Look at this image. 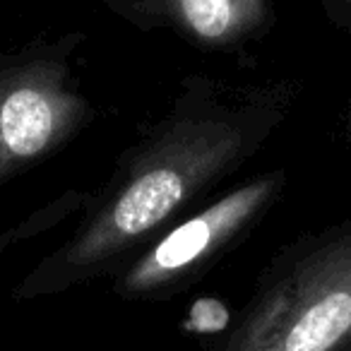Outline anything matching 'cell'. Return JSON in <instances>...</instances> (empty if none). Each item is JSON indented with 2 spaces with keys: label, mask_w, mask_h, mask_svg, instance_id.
I'll return each mask as SVG.
<instances>
[{
  "label": "cell",
  "mask_w": 351,
  "mask_h": 351,
  "mask_svg": "<svg viewBox=\"0 0 351 351\" xmlns=\"http://www.w3.org/2000/svg\"><path fill=\"white\" fill-rule=\"evenodd\" d=\"M282 183V173L260 176L176 224L118 269L113 291L125 301H159L183 291L267 210Z\"/></svg>",
  "instance_id": "3"
},
{
  "label": "cell",
  "mask_w": 351,
  "mask_h": 351,
  "mask_svg": "<svg viewBox=\"0 0 351 351\" xmlns=\"http://www.w3.org/2000/svg\"><path fill=\"white\" fill-rule=\"evenodd\" d=\"M87 118V101L53 58L0 70V186L58 149Z\"/></svg>",
  "instance_id": "4"
},
{
  "label": "cell",
  "mask_w": 351,
  "mask_h": 351,
  "mask_svg": "<svg viewBox=\"0 0 351 351\" xmlns=\"http://www.w3.org/2000/svg\"><path fill=\"white\" fill-rule=\"evenodd\" d=\"M269 0H166L171 17L202 44L226 46L263 25Z\"/></svg>",
  "instance_id": "5"
},
{
  "label": "cell",
  "mask_w": 351,
  "mask_h": 351,
  "mask_svg": "<svg viewBox=\"0 0 351 351\" xmlns=\"http://www.w3.org/2000/svg\"><path fill=\"white\" fill-rule=\"evenodd\" d=\"M346 5H349V8H351V0H346Z\"/></svg>",
  "instance_id": "7"
},
{
  "label": "cell",
  "mask_w": 351,
  "mask_h": 351,
  "mask_svg": "<svg viewBox=\"0 0 351 351\" xmlns=\"http://www.w3.org/2000/svg\"><path fill=\"white\" fill-rule=\"evenodd\" d=\"M210 351H351V226L279 258Z\"/></svg>",
  "instance_id": "2"
},
{
  "label": "cell",
  "mask_w": 351,
  "mask_h": 351,
  "mask_svg": "<svg viewBox=\"0 0 351 351\" xmlns=\"http://www.w3.org/2000/svg\"><path fill=\"white\" fill-rule=\"evenodd\" d=\"M82 202H84L82 193L70 191V193H65L63 197H58V200L49 202L46 207L36 210L34 215H29L25 221L10 226V229H5V231H0V255L8 253L10 248H15L22 241H29V239H34V236L44 234V231H49L51 226L63 221L65 217H68L75 207L82 205Z\"/></svg>",
  "instance_id": "6"
},
{
  "label": "cell",
  "mask_w": 351,
  "mask_h": 351,
  "mask_svg": "<svg viewBox=\"0 0 351 351\" xmlns=\"http://www.w3.org/2000/svg\"><path fill=\"white\" fill-rule=\"evenodd\" d=\"M269 106L191 104L137 147L80 231L15 289L17 301L53 296L111 272L205 188L255 149L274 123Z\"/></svg>",
  "instance_id": "1"
}]
</instances>
